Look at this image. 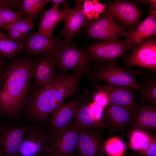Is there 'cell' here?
<instances>
[{"label":"cell","instance_id":"obj_12","mask_svg":"<svg viewBox=\"0 0 156 156\" xmlns=\"http://www.w3.org/2000/svg\"><path fill=\"white\" fill-rule=\"evenodd\" d=\"M84 1L76 0V5L71 9L69 8L68 3L65 2L63 4L65 12L64 25L59 36L63 38L64 42L71 41L74 36L78 35L80 29L87 23L88 20L81 11Z\"/></svg>","mask_w":156,"mask_h":156},{"label":"cell","instance_id":"obj_7","mask_svg":"<svg viewBox=\"0 0 156 156\" xmlns=\"http://www.w3.org/2000/svg\"><path fill=\"white\" fill-rule=\"evenodd\" d=\"M84 49L91 62L104 64L114 62L131 49L125 39L113 42L99 41L89 45Z\"/></svg>","mask_w":156,"mask_h":156},{"label":"cell","instance_id":"obj_32","mask_svg":"<svg viewBox=\"0 0 156 156\" xmlns=\"http://www.w3.org/2000/svg\"><path fill=\"white\" fill-rule=\"evenodd\" d=\"M93 99L94 102L103 107H106L109 103L107 94L101 91H96L94 93Z\"/></svg>","mask_w":156,"mask_h":156},{"label":"cell","instance_id":"obj_35","mask_svg":"<svg viewBox=\"0 0 156 156\" xmlns=\"http://www.w3.org/2000/svg\"><path fill=\"white\" fill-rule=\"evenodd\" d=\"M49 2H52L53 3H54L59 5L60 3L63 4L66 2L65 0H49Z\"/></svg>","mask_w":156,"mask_h":156},{"label":"cell","instance_id":"obj_30","mask_svg":"<svg viewBox=\"0 0 156 156\" xmlns=\"http://www.w3.org/2000/svg\"><path fill=\"white\" fill-rule=\"evenodd\" d=\"M96 0H84L81 8V11L88 20L97 19L95 8Z\"/></svg>","mask_w":156,"mask_h":156},{"label":"cell","instance_id":"obj_11","mask_svg":"<svg viewBox=\"0 0 156 156\" xmlns=\"http://www.w3.org/2000/svg\"><path fill=\"white\" fill-rule=\"evenodd\" d=\"M92 83L96 91H102L107 94L109 103L112 105L120 107L133 112L138 107L135 96L134 89L123 86L94 82Z\"/></svg>","mask_w":156,"mask_h":156},{"label":"cell","instance_id":"obj_2","mask_svg":"<svg viewBox=\"0 0 156 156\" xmlns=\"http://www.w3.org/2000/svg\"><path fill=\"white\" fill-rule=\"evenodd\" d=\"M51 59L53 69L55 68L59 75L82 72L88 74L94 67L84 49L71 41H63L51 56Z\"/></svg>","mask_w":156,"mask_h":156},{"label":"cell","instance_id":"obj_31","mask_svg":"<svg viewBox=\"0 0 156 156\" xmlns=\"http://www.w3.org/2000/svg\"><path fill=\"white\" fill-rule=\"evenodd\" d=\"M89 108L95 119L99 121L106 122L103 112V107L94 102L88 105Z\"/></svg>","mask_w":156,"mask_h":156},{"label":"cell","instance_id":"obj_28","mask_svg":"<svg viewBox=\"0 0 156 156\" xmlns=\"http://www.w3.org/2000/svg\"><path fill=\"white\" fill-rule=\"evenodd\" d=\"M23 14L20 11H15L10 8L0 7V28L6 30L8 26L15 21L21 19Z\"/></svg>","mask_w":156,"mask_h":156},{"label":"cell","instance_id":"obj_10","mask_svg":"<svg viewBox=\"0 0 156 156\" xmlns=\"http://www.w3.org/2000/svg\"><path fill=\"white\" fill-rule=\"evenodd\" d=\"M105 5L104 12L117 20L122 26L129 27L139 24L142 12L136 4L117 1L109 2Z\"/></svg>","mask_w":156,"mask_h":156},{"label":"cell","instance_id":"obj_29","mask_svg":"<svg viewBox=\"0 0 156 156\" xmlns=\"http://www.w3.org/2000/svg\"><path fill=\"white\" fill-rule=\"evenodd\" d=\"M142 88L146 93L145 96L148 100L156 104V82L155 78L149 79Z\"/></svg>","mask_w":156,"mask_h":156},{"label":"cell","instance_id":"obj_21","mask_svg":"<svg viewBox=\"0 0 156 156\" xmlns=\"http://www.w3.org/2000/svg\"><path fill=\"white\" fill-rule=\"evenodd\" d=\"M133 112L120 107L112 105L107 108L104 116L107 128L111 131L123 133L124 128L130 119Z\"/></svg>","mask_w":156,"mask_h":156},{"label":"cell","instance_id":"obj_20","mask_svg":"<svg viewBox=\"0 0 156 156\" xmlns=\"http://www.w3.org/2000/svg\"><path fill=\"white\" fill-rule=\"evenodd\" d=\"M59 5L53 3L51 7L45 10L40 16L38 33L47 37L53 36V31L55 25L64 21L65 16L64 10H60Z\"/></svg>","mask_w":156,"mask_h":156},{"label":"cell","instance_id":"obj_17","mask_svg":"<svg viewBox=\"0 0 156 156\" xmlns=\"http://www.w3.org/2000/svg\"><path fill=\"white\" fill-rule=\"evenodd\" d=\"M63 42L53 36L47 37L38 32L27 37L25 45L31 51L40 53L42 56H51Z\"/></svg>","mask_w":156,"mask_h":156},{"label":"cell","instance_id":"obj_38","mask_svg":"<svg viewBox=\"0 0 156 156\" xmlns=\"http://www.w3.org/2000/svg\"><path fill=\"white\" fill-rule=\"evenodd\" d=\"M1 62L0 61V67H1Z\"/></svg>","mask_w":156,"mask_h":156},{"label":"cell","instance_id":"obj_6","mask_svg":"<svg viewBox=\"0 0 156 156\" xmlns=\"http://www.w3.org/2000/svg\"><path fill=\"white\" fill-rule=\"evenodd\" d=\"M85 25L86 34L90 38L113 42L119 40L120 36H123L125 30L112 16L105 12L100 18L88 20Z\"/></svg>","mask_w":156,"mask_h":156},{"label":"cell","instance_id":"obj_40","mask_svg":"<svg viewBox=\"0 0 156 156\" xmlns=\"http://www.w3.org/2000/svg\"></svg>","mask_w":156,"mask_h":156},{"label":"cell","instance_id":"obj_16","mask_svg":"<svg viewBox=\"0 0 156 156\" xmlns=\"http://www.w3.org/2000/svg\"><path fill=\"white\" fill-rule=\"evenodd\" d=\"M77 153L76 156H98L103 143V136L98 130L79 129Z\"/></svg>","mask_w":156,"mask_h":156},{"label":"cell","instance_id":"obj_26","mask_svg":"<svg viewBox=\"0 0 156 156\" xmlns=\"http://www.w3.org/2000/svg\"><path fill=\"white\" fill-rule=\"evenodd\" d=\"M126 144L120 138L111 137L103 142L102 149L110 156H123Z\"/></svg>","mask_w":156,"mask_h":156},{"label":"cell","instance_id":"obj_33","mask_svg":"<svg viewBox=\"0 0 156 156\" xmlns=\"http://www.w3.org/2000/svg\"><path fill=\"white\" fill-rule=\"evenodd\" d=\"M140 156H156V138L154 135H150L148 148L146 152L144 154H141Z\"/></svg>","mask_w":156,"mask_h":156},{"label":"cell","instance_id":"obj_9","mask_svg":"<svg viewBox=\"0 0 156 156\" xmlns=\"http://www.w3.org/2000/svg\"><path fill=\"white\" fill-rule=\"evenodd\" d=\"M79 138V129L70 123L62 131L52 132L51 156H74V152L77 148Z\"/></svg>","mask_w":156,"mask_h":156},{"label":"cell","instance_id":"obj_15","mask_svg":"<svg viewBox=\"0 0 156 156\" xmlns=\"http://www.w3.org/2000/svg\"><path fill=\"white\" fill-rule=\"evenodd\" d=\"M148 16L134 29L125 30L123 36L133 49L156 33V11L152 7Z\"/></svg>","mask_w":156,"mask_h":156},{"label":"cell","instance_id":"obj_36","mask_svg":"<svg viewBox=\"0 0 156 156\" xmlns=\"http://www.w3.org/2000/svg\"><path fill=\"white\" fill-rule=\"evenodd\" d=\"M98 156H110L106 154L102 149Z\"/></svg>","mask_w":156,"mask_h":156},{"label":"cell","instance_id":"obj_18","mask_svg":"<svg viewBox=\"0 0 156 156\" xmlns=\"http://www.w3.org/2000/svg\"><path fill=\"white\" fill-rule=\"evenodd\" d=\"M126 125L130 130V131L137 129H155V108L146 104H143L138 107L133 112Z\"/></svg>","mask_w":156,"mask_h":156},{"label":"cell","instance_id":"obj_39","mask_svg":"<svg viewBox=\"0 0 156 156\" xmlns=\"http://www.w3.org/2000/svg\"><path fill=\"white\" fill-rule=\"evenodd\" d=\"M2 32H1V31L0 30V34Z\"/></svg>","mask_w":156,"mask_h":156},{"label":"cell","instance_id":"obj_8","mask_svg":"<svg viewBox=\"0 0 156 156\" xmlns=\"http://www.w3.org/2000/svg\"><path fill=\"white\" fill-rule=\"evenodd\" d=\"M31 127L0 125V156H16L23 139Z\"/></svg>","mask_w":156,"mask_h":156},{"label":"cell","instance_id":"obj_19","mask_svg":"<svg viewBox=\"0 0 156 156\" xmlns=\"http://www.w3.org/2000/svg\"><path fill=\"white\" fill-rule=\"evenodd\" d=\"M89 104L88 99L85 97L80 103L70 123L78 129L90 128L101 129L107 128L105 122L95 119L89 108Z\"/></svg>","mask_w":156,"mask_h":156},{"label":"cell","instance_id":"obj_13","mask_svg":"<svg viewBox=\"0 0 156 156\" xmlns=\"http://www.w3.org/2000/svg\"><path fill=\"white\" fill-rule=\"evenodd\" d=\"M135 48L127 57L129 65H137L156 71V41L148 38Z\"/></svg>","mask_w":156,"mask_h":156},{"label":"cell","instance_id":"obj_4","mask_svg":"<svg viewBox=\"0 0 156 156\" xmlns=\"http://www.w3.org/2000/svg\"><path fill=\"white\" fill-rule=\"evenodd\" d=\"M92 80H100L106 84L123 86L137 89L144 95L146 93L138 83L133 74L114 62L104 64L96 67L87 74Z\"/></svg>","mask_w":156,"mask_h":156},{"label":"cell","instance_id":"obj_22","mask_svg":"<svg viewBox=\"0 0 156 156\" xmlns=\"http://www.w3.org/2000/svg\"><path fill=\"white\" fill-rule=\"evenodd\" d=\"M53 69L51 56H42L34 67L35 77L40 87L48 84L53 80L56 75L53 74Z\"/></svg>","mask_w":156,"mask_h":156},{"label":"cell","instance_id":"obj_14","mask_svg":"<svg viewBox=\"0 0 156 156\" xmlns=\"http://www.w3.org/2000/svg\"><path fill=\"white\" fill-rule=\"evenodd\" d=\"M84 96L73 98L64 103L52 114L49 122V130L53 133L62 131L67 127L75 114Z\"/></svg>","mask_w":156,"mask_h":156},{"label":"cell","instance_id":"obj_25","mask_svg":"<svg viewBox=\"0 0 156 156\" xmlns=\"http://www.w3.org/2000/svg\"><path fill=\"white\" fill-rule=\"evenodd\" d=\"M49 0H23L18 5L27 18L32 21L42 11Z\"/></svg>","mask_w":156,"mask_h":156},{"label":"cell","instance_id":"obj_34","mask_svg":"<svg viewBox=\"0 0 156 156\" xmlns=\"http://www.w3.org/2000/svg\"><path fill=\"white\" fill-rule=\"evenodd\" d=\"M22 0H0V7H5L9 8H13L16 6H18Z\"/></svg>","mask_w":156,"mask_h":156},{"label":"cell","instance_id":"obj_3","mask_svg":"<svg viewBox=\"0 0 156 156\" xmlns=\"http://www.w3.org/2000/svg\"><path fill=\"white\" fill-rule=\"evenodd\" d=\"M32 68V65L29 61L17 62L7 70L0 82V86L14 98L19 112L26 99Z\"/></svg>","mask_w":156,"mask_h":156},{"label":"cell","instance_id":"obj_37","mask_svg":"<svg viewBox=\"0 0 156 156\" xmlns=\"http://www.w3.org/2000/svg\"><path fill=\"white\" fill-rule=\"evenodd\" d=\"M7 37L6 34H5L1 33L0 34V42L3 40Z\"/></svg>","mask_w":156,"mask_h":156},{"label":"cell","instance_id":"obj_1","mask_svg":"<svg viewBox=\"0 0 156 156\" xmlns=\"http://www.w3.org/2000/svg\"><path fill=\"white\" fill-rule=\"evenodd\" d=\"M87 74L82 72L56 75L51 83L39 87L30 101L29 117L38 121L45 120L67 98L75 93L81 77Z\"/></svg>","mask_w":156,"mask_h":156},{"label":"cell","instance_id":"obj_24","mask_svg":"<svg viewBox=\"0 0 156 156\" xmlns=\"http://www.w3.org/2000/svg\"><path fill=\"white\" fill-rule=\"evenodd\" d=\"M150 135L142 129L131 131L130 135L129 146L132 150L140 154H145L149 144Z\"/></svg>","mask_w":156,"mask_h":156},{"label":"cell","instance_id":"obj_23","mask_svg":"<svg viewBox=\"0 0 156 156\" xmlns=\"http://www.w3.org/2000/svg\"><path fill=\"white\" fill-rule=\"evenodd\" d=\"M34 25L32 21L26 18L16 20L7 28V37L16 41H21Z\"/></svg>","mask_w":156,"mask_h":156},{"label":"cell","instance_id":"obj_5","mask_svg":"<svg viewBox=\"0 0 156 156\" xmlns=\"http://www.w3.org/2000/svg\"><path fill=\"white\" fill-rule=\"evenodd\" d=\"M51 136L50 130L31 127L21 142L16 156H51Z\"/></svg>","mask_w":156,"mask_h":156},{"label":"cell","instance_id":"obj_27","mask_svg":"<svg viewBox=\"0 0 156 156\" xmlns=\"http://www.w3.org/2000/svg\"><path fill=\"white\" fill-rule=\"evenodd\" d=\"M23 43L16 41L7 37L0 42V52L5 57L16 55L22 49Z\"/></svg>","mask_w":156,"mask_h":156}]
</instances>
